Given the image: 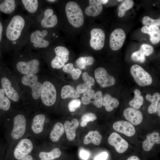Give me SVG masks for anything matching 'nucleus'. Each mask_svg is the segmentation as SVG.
<instances>
[{
  "mask_svg": "<svg viewBox=\"0 0 160 160\" xmlns=\"http://www.w3.org/2000/svg\"><path fill=\"white\" fill-rule=\"evenodd\" d=\"M29 17L21 13L13 14L6 30L7 39L13 48L23 47L28 41L31 26Z\"/></svg>",
  "mask_w": 160,
  "mask_h": 160,
  "instance_id": "1",
  "label": "nucleus"
},
{
  "mask_svg": "<svg viewBox=\"0 0 160 160\" xmlns=\"http://www.w3.org/2000/svg\"><path fill=\"white\" fill-rule=\"evenodd\" d=\"M65 11L69 23L76 28L81 27L84 21V15L79 5L73 1H69L66 5Z\"/></svg>",
  "mask_w": 160,
  "mask_h": 160,
  "instance_id": "2",
  "label": "nucleus"
},
{
  "mask_svg": "<svg viewBox=\"0 0 160 160\" xmlns=\"http://www.w3.org/2000/svg\"><path fill=\"white\" fill-rule=\"evenodd\" d=\"M48 33L46 29L41 30L36 29L30 32L28 40L26 44L36 49L44 48L49 46V43L45 37Z\"/></svg>",
  "mask_w": 160,
  "mask_h": 160,
  "instance_id": "3",
  "label": "nucleus"
},
{
  "mask_svg": "<svg viewBox=\"0 0 160 160\" xmlns=\"http://www.w3.org/2000/svg\"><path fill=\"white\" fill-rule=\"evenodd\" d=\"M30 19L31 24L35 27L40 25L43 28H48L54 27L58 22L57 16L54 14V11L51 8H47L44 12L41 18L32 17Z\"/></svg>",
  "mask_w": 160,
  "mask_h": 160,
  "instance_id": "4",
  "label": "nucleus"
},
{
  "mask_svg": "<svg viewBox=\"0 0 160 160\" xmlns=\"http://www.w3.org/2000/svg\"><path fill=\"white\" fill-rule=\"evenodd\" d=\"M130 72L135 81L139 86L144 87L152 83V79L151 75L139 65L132 66Z\"/></svg>",
  "mask_w": 160,
  "mask_h": 160,
  "instance_id": "5",
  "label": "nucleus"
},
{
  "mask_svg": "<svg viewBox=\"0 0 160 160\" xmlns=\"http://www.w3.org/2000/svg\"><path fill=\"white\" fill-rule=\"evenodd\" d=\"M56 96V91L53 84L48 81L44 82L40 94L43 103L47 106L52 105L55 102Z\"/></svg>",
  "mask_w": 160,
  "mask_h": 160,
  "instance_id": "6",
  "label": "nucleus"
},
{
  "mask_svg": "<svg viewBox=\"0 0 160 160\" xmlns=\"http://www.w3.org/2000/svg\"><path fill=\"white\" fill-rule=\"evenodd\" d=\"M21 82L24 85L30 87L32 90V95L35 100L40 97L42 84L38 81L37 76L35 74H29L23 76Z\"/></svg>",
  "mask_w": 160,
  "mask_h": 160,
  "instance_id": "7",
  "label": "nucleus"
},
{
  "mask_svg": "<svg viewBox=\"0 0 160 160\" xmlns=\"http://www.w3.org/2000/svg\"><path fill=\"white\" fill-rule=\"evenodd\" d=\"M54 52L56 56L51 62V66L54 68L60 69L68 61L69 52L67 48L62 46L56 47Z\"/></svg>",
  "mask_w": 160,
  "mask_h": 160,
  "instance_id": "8",
  "label": "nucleus"
},
{
  "mask_svg": "<svg viewBox=\"0 0 160 160\" xmlns=\"http://www.w3.org/2000/svg\"><path fill=\"white\" fill-rule=\"evenodd\" d=\"M40 62L37 59H33L28 61H20L16 65L17 69L20 73L27 75L35 74L39 71Z\"/></svg>",
  "mask_w": 160,
  "mask_h": 160,
  "instance_id": "9",
  "label": "nucleus"
},
{
  "mask_svg": "<svg viewBox=\"0 0 160 160\" xmlns=\"http://www.w3.org/2000/svg\"><path fill=\"white\" fill-rule=\"evenodd\" d=\"M26 124V119L23 115L18 114L15 117L11 132V136L13 139L17 140L23 136L25 131Z\"/></svg>",
  "mask_w": 160,
  "mask_h": 160,
  "instance_id": "10",
  "label": "nucleus"
},
{
  "mask_svg": "<svg viewBox=\"0 0 160 160\" xmlns=\"http://www.w3.org/2000/svg\"><path fill=\"white\" fill-rule=\"evenodd\" d=\"M33 146L32 142L27 138L21 140L17 144L14 152V157L20 160L31 151Z\"/></svg>",
  "mask_w": 160,
  "mask_h": 160,
  "instance_id": "11",
  "label": "nucleus"
},
{
  "mask_svg": "<svg viewBox=\"0 0 160 160\" xmlns=\"http://www.w3.org/2000/svg\"><path fill=\"white\" fill-rule=\"evenodd\" d=\"M95 76L96 81L102 87L112 86L115 83L114 77L108 74L106 70L103 68H97L95 72Z\"/></svg>",
  "mask_w": 160,
  "mask_h": 160,
  "instance_id": "12",
  "label": "nucleus"
},
{
  "mask_svg": "<svg viewBox=\"0 0 160 160\" xmlns=\"http://www.w3.org/2000/svg\"><path fill=\"white\" fill-rule=\"evenodd\" d=\"M90 35L89 41L90 46L96 50L102 49L104 45L105 38L103 31L100 28L93 29L90 31Z\"/></svg>",
  "mask_w": 160,
  "mask_h": 160,
  "instance_id": "13",
  "label": "nucleus"
},
{
  "mask_svg": "<svg viewBox=\"0 0 160 160\" xmlns=\"http://www.w3.org/2000/svg\"><path fill=\"white\" fill-rule=\"evenodd\" d=\"M126 38L124 31L121 28L114 30L111 33L109 39V45L113 50H117L123 46Z\"/></svg>",
  "mask_w": 160,
  "mask_h": 160,
  "instance_id": "14",
  "label": "nucleus"
},
{
  "mask_svg": "<svg viewBox=\"0 0 160 160\" xmlns=\"http://www.w3.org/2000/svg\"><path fill=\"white\" fill-rule=\"evenodd\" d=\"M109 144L113 146L116 151L119 153L126 151L128 147V143L118 133H112L108 139Z\"/></svg>",
  "mask_w": 160,
  "mask_h": 160,
  "instance_id": "15",
  "label": "nucleus"
},
{
  "mask_svg": "<svg viewBox=\"0 0 160 160\" xmlns=\"http://www.w3.org/2000/svg\"><path fill=\"white\" fill-rule=\"evenodd\" d=\"M123 114L125 118L133 125L139 124L143 119V114L141 111L131 107L125 109Z\"/></svg>",
  "mask_w": 160,
  "mask_h": 160,
  "instance_id": "16",
  "label": "nucleus"
},
{
  "mask_svg": "<svg viewBox=\"0 0 160 160\" xmlns=\"http://www.w3.org/2000/svg\"><path fill=\"white\" fill-rule=\"evenodd\" d=\"M113 128L117 132L128 137L133 136L135 133V129L133 125L127 121H117L113 124Z\"/></svg>",
  "mask_w": 160,
  "mask_h": 160,
  "instance_id": "17",
  "label": "nucleus"
},
{
  "mask_svg": "<svg viewBox=\"0 0 160 160\" xmlns=\"http://www.w3.org/2000/svg\"><path fill=\"white\" fill-rule=\"evenodd\" d=\"M1 83L3 89L7 97L14 102L18 101L19 97L17 92L12 87L9 79L5 77L2 78Z\"/></svg>",
  "mask_w": 160,
  "mask_h": 160,
  "instance_id": "18",
  "label": "nucleus"
},
{
  "mask_svg": "<svg viewBox=\"0 0 160 160\" xmlns=\"http://www.w3.org/2000/svg\"><path fill=\"white\" fill-rule=\"evenodd\" d=\"M141 31L150 35V40L153 44H157L160 41V30L158 26L153 25L149 26L145 25L142 27Z\"/></svg>",
  "mask_w": 160,
  "mask_h": 160,
  "instance_id": "19",
  "label": "nucleus"
},
{
  "mask_svg": "<svg viewBox=\"0 0 160 160\" xmlns=\"http://www.w3.org/2000/svg\"><path fill=\"white\" fill-rule=\"evenodd\" d=\"M79 125V121L76 119H72L71 122L68 121H65L64 127L67 138L69 141H72L75 139L76 136V131Z\"/></svg>",
  "mask_w": 160,
  "mask_h": 160,
  "instance_id": "20",
  "label": "nucleus"
},
{
  "mask_svg": "<svg viewBox=\"0 0 160 160\" xmlns=\"http://www.w3.org/2000/svg\"><path fill=\"white\" fill-rule=\"evenodd\" d=\"M89 5L85 10V13L89 16L95 17L102 11L103 6L99 0H90Z\"/></svg>",
  "mask_w": 160,
  "mask_h": 160,
  "instance_id": "21",
  "label": "nucleus"
},
{
  "mask_svg": "<svg viewBox=\"0 0 160 160\" xmlns=\"http://www.w3.org/2000/svg\"><path fill=\"white\" fill-rule=\"evenodd\" d=\"M160 143V137L158 132H153L147 135L146 139L143 141L142 147L147 151H150L155 144Z\"/></svg>",
  "mask_w": 160,
  "mask_h": 160,
  "instance_id": "22",
  "label": "nucleus"
},
{
  "mask_svg": "<svg viewBox=\"0 0 160 160\" xmlns=\"http://www.w3.org/2000/svg\"><path fill=\"white\" fill-rule=\"evenodd\" d=\"M82 78L84 81V83L78 85L76 89L80 94L90 90L91 89L92 86L95 84L94 78L89 76L87 72H84L83 73Z\"/></svg>",
  "mask_w": 160,
  "mask_h": 160,
  "instance_id": "23",
  "label": "nucleus"
},
{
  "mask_svg": "<svg viewBox=\"0 0 160 160\" xmlns=\"http://www.w3.org/2000/svg\"><path fill=\"white\" fill-rule=\"evenodd\" d=\"M45 120V116L42 114L36 115L33 118L31 124V129L36 134L41 133L43 130Z\"/></svg>",
  "mask_w": 160,
  "mask_h": 160,
  "instance_id": "24",
  "label": "nucleus"
},
{
  "mask_svg": "<svg viewBox=\"0 0 160 160\" xmlns=\"http://www.w3.org/2000/svg\"><path fill=\"white\" fill-rule=\"evenodd\" d=\"M119 104L118 100L108 94H105L103 97L102 105L108 112L112 111L114 108H117Z\"/></svg>",
  "mask_w": 160,
  "mask_h": 160,
  "instance_id": "25",
  "label": "nucleus"
},
{
  "mask_svg": "<svg viewBox=\"0 0 160 160\" xmlns=\"http://www.w3.org/2000/svg\"><path fill=\"white\" fill-rule=\"evenodd\" d=\"M102 136L99 132L97 130L89 132L85 136L83 143L85 145L91 143L95 145H99L100 144Z\"/></svg>",
  "mask_w": 160,
  "mask_h": 160,
  "instance_id": "26",
  "label": "nucleus"
},
{
  "mask_svg": "<svg viewBox=\"0 0 160 160\" xmlns=\"http://www.w3.org/2000/svg\"><path fill=\"white\" fill-rule=\"evenodd\" d=\"M64 132V127L62 124L59 122H57L54 125L50 134L51 140L54 142H57Z\"/></svg>",
  "mask_w": 160,
  "mask_h": 160,
  "instance_id": "27",
  "label": "nucleus"
},
{
  "mask_svg": "<svg viewBox=\"0 0 160 160\" xmlns=\"http://www.w3.org/2000/svg\"><path fill=\"white\" fill-rule=\"evenodd\" d=\"M80 94L77 90L69 85L63 87L61 89V97L62 99L67 98H77L80 96Z\"/></svg>",
  "mask_w": 160,
  "mask_h": 160,
  "instance_id": "28",
  "label": "nucleus"
},
{
  "mask_svg": "<svg viewBox=\"0 0 160 160\" xmlns=\"http://www.w3.org/2000/svg\"><path fill=\"white\" fill-rule=\"evenodd\" d=\"M146 98L148 101L151 103L148 108L149 113L153 114L156 112L157 105L160 100V95L158 93H154L152 96L147 94Z\"/></svg>",
  "mask_w": 160,
  "mask_h": 160,
  "instance_id": "29",
  "label": "nucleus"
},
{
  "mask_svg": "<svg viewBox=\"0 0 160 160\" xmlns=\"http://www.w3.org/2000/svg\"><path fill=\"white\" fill-rule=\"evenodd\" d=\"M16 7V1L15 0H5L0 4V11L6 14L14 12Z\"/></svg>",
  "mask_w": 160,
  "mask_h": 160,
  "instance_id": "30",
  "label": "nucleus"
},
{
  "mask_svg": "<svg viewBox=\"0 0 160 160\" xmlns=\"http://www.w3.org/2000/svg\"><path fill=\"white\" fill-rule=\"evenodd\" d=\"M21 2L25 10L32 15L35 14L38 10L39 1L37 0H22Z\"/></svg>",
  "mask_w": 160,
  "mask_h": 160,
  "instance_id": "31",
  "label": "nucleus"
},
{
  "mask_svg": "<svg viewBox=\"0 0 160 160\" xmlns=\"http://www.w3.org/2000/svg\"><path fill=\"white\" fill-rule=\"evenodd\" d=\"M134 92V98L129 102V104L131 108L137 109L140 108L143 105V98L140 95V92L138 89H135Z\"/></svg>",
  "mask_w": 160,
  "mask_h": 160,
  "instance_id": "32",
  "label": "nucleus"
},
{
  "mask_svg": "<svg viewBox=\"0 0 160 160\" xmlns=\"http://www.w3.org/2000/svg\"><path fill=\"white\" fill-rule=\"evenodd\" d=\"M61 154V152L57 148L53 149L49 152L41 151L39 153V156L41 159L52 160L59 157Z\"/></svg>",
  "mask_w": 160,
  "mask_h": 160,
  "instance_id": "33",
  "label": "nucleus"
},
{
  "mask_svg": "<svg viewBox=\"0 0 160 160\" xmlns=\"http://www.w3.org/2000/svg\"><path fill=\"white\" fill-rule=\"evenodd\" d=\"M63 71L70 73L73 79L75 80L78 79L81 73V71L78 68H74L73 65L71 63H68L63 68Z\"/></svg>",
  "mask_w": 160,
  "mask_h": 160,
  "instance_id": "34",
  "label": "nucleus"
},
{
  "mask_svg": "<svg viewBox=\"0 0 160 160\" xmlns=\"http://www.w3.org/2000/svg\"><path fill=\"white\" fill-rule=\"evenodd\" d=\"M134 1L132 0L124 1L119 6L118 15L119 17H123L126 11L131 8L134 4Z\"/></svg>",
  "mask_w": 160,
  "mask_h": 160,
  "instance_id": "35",
  "label": "nucleus"
},
{
  "mask_svg": "<svg viewBox=\"0 0 160 160\" xmlns=\"http://www.w3.org/2000/svg\"><path fill=\"white\" fill-rule=\"evenodd\" d=\"M3 89H0V109L4 111L8 110L10 107L11 103L7 97L4 95Z\"/></svg>",
  "mask_w": 160,
  "mask_h": 160,
  "instance_id": "36",
  "label": "nucleus"
},
{
  "mask_svg": "<svg viewBox=\"0 0 160 160\" xmlns=\"http://www.w3.org/2000/svg\"><path fill=\"white\" fill-rule=\"evenodd\" d=\"M95 91L91 89L85 92L83 94L81 98V101L84 105H87L89 103H93L95 94Z\"/></svg>",
  "mask_w": 160,
  "mask_h": 160,
  "instance_id": "37",
  "label": "nucleus"
},
{
  "mask_svg": "<svg viewBox=\"0 0 160 160\" xmlns=\"http://www.w3.org/2000/svg\"><path fill=\"white\" fill-rule=\"evenodd\" d=\"M97 118V116L93 113H88L84 114L81 118L80 126L82 127H85L88 122L94 121Z\"/></svg>",
  "mask_w": 160,
  "mask_h": 160,
  "instance_id": "38",
  "label": "nucleus"
},
{
  "mask_svg": "<svg viewBox=\"0 0 160 160\" xmlns=\"http://www.w3.org/2000/svg\"><path fill=\"white\" fill-rule=\"evenodd\" d=\"M142 22L145 25H153L158 26L160 25V18L153 19L148 16H145L142 19Z\"/></svg>",
  "mask_w": 160,
  "mask_h": 160,
  "instance_id": "39",
  "label": "nucleus"
},
{
  "mask_svg": "<svg viewBox=\"0 0 160 160\" xmlns=\"http://www.w3.org/2000/svg\"><path fill=\"white\" fill-rule=\"evenodd\" d=\"M131 58L133 60L141 63H144L145 59V55L140 50L133 52L132 54Z\"/></svg>",
  "mask_w": 160,
  "mask_h": 160,
  "instance_id": "40",
  "label": "nucleus"
},
{
  "mask_svg": "<svg viewBox=\"0 0 160 160\" xmlns=\"http://www.w3.org/2000/svg\"><path fill=\"white\" fill-rule=\"evenodd\" d=\"M103 96L101 91H97L95 94L94 100L93 104L98 108H101L102 105Z\"/></svg>",
  "mask_w": 160,
  "mask_h": 160,
  "instance_id": "41",
  "label": "nucleus"
},
{
  "mask_svg": "<svg viewBox=\"0 0 160 160\" xmlns=\"http://www.w3.org/2000/svg\"><path fill=\"white\" fill-rule=\"evenodd\" d=\"M81 104V102L79 99L72 100L68 104V108L69 111L71 112H74L80 107Z\"/></svg>",
  "mask_w": 160,
  "mask_h": 160,
  "instance_id": "42",
  "label": "nucleus"
},
{
  "mask_svg": "<svg viewBox=\"0 0 160 160\" xmlns=\"http://www.w3.org/2000/svg\"><path fill=\"white\" fill-rule=\"evenodd\" d=\"M145 56H148L153 52V48L151 46L146 44H143L140 47V49Z\"/></svg>",
  "mask_w": 160,
  "mask_h": 160,
  "instance_id": "43",
  "label": "nucleus"
},
{
  "mask_svg": "<svg viewBox=\"0 0 160 160\" xmlns=\"http://www.w3.org/2000/svg\"><path fill=\"white\" fill-rule=\"evenodd\" d=\"M77 67L81 69H84L87 65V57H81L76 61Z\"/></svg>",
  "mask_w": 160,
  "mask_h": 160,
  "instance_id": "44",
  "label": "nucleus"
},
{
  "mask_svg": "<svg viewBox=\"0 0 160 160\" xmlns=\"http://www.w3.org/2000/svg\"><path fill=\"white\" fill-rule=\"evenodd\" d=\"M80 157L84 160H87L89 158L90 154L89 152L87 150H82L80 152Z\"/></svg>",
  "mask_w": 160,
  "mask_h": 160,
  "instance_id": "45",
  "label": "nucleus"
},
{
  "mask_svg": "<svg viewBox=\"0 0 160 160\" xmlns=\"http://www.w3.org/2000/svg\"><path fill=\"white\" fill-rule=\"evenodd\" d=\"M108 156V154L107 153L103 152L97 156L94 160H105Z\"/></svg>",
  "mask_w": 160,
  "mask_h": 160,
  "instance_id": "46",
  "label": "nucleus"
},
{
  "mask_svg": "<svg viewBox=\"0 0 160 160\" xmlns=\"http://www.w3.org/2000/svg\"><path fill=\"white\" fill-rule=\"evenodd\" d=\"M127 160H140V159L136 156H132L129 157Z\"/></svg>",
  "mask_w": 160,
  "mask_h": 160,
  "instance_id": "47",
  "label": "nucleus"
},
{
  "mask_svg": "<svg viewBox=\"0 0 160 160\" xmlns=\"http://www.w3.org/2000/svg\"><path fill=\"white\" fill-rule=\"evenodd\" d=\"M20 160H34L30 155H28Z\"/></svg>",
  "mask_w": 160,
  "mask_h": 160,
  "instance_id": "48",
  "label": "nucleus"
},
{
  "mask_svg": "<svg viewBox=\"0 0 160 160\" xmlns=\"http://www.w3.org/2000/svg\"><path fill=\"white\" fill-rule=\"evenodd\" d=\"M3 31V27L1 22L0 21V42L2 39Z\"/></svg>",
  "mask_w": 160,
  "mask_h": 160,
  "instance_id": "49",
  "label": "nucleus"
},
{
  "mask_svg": "<svg viewBox=\"0 0 160 160\" xmlns=\"http://www.w3.org/2000/svg\"><path fill=\"white\" fill-rule=\"evenodd\" d=\"M160 102H159L157 105V110H156V112H157V114L158 115V116L160 117Z\"/></svg>",
  "mask_w": 160,
  "mask_h": 160,
  "instance_id": "50",
  "label": "nucleus"
},
{
  "mask_svg": "<svg viewBox=\"0 0 160 160\" xmlns=\"http://www.w3.org/2000/svg\"><path fill=\"white\" fill-rule=\"evenodd\" d=\"M100 2L102 4H105L108 1V0H99Z\"/></svg>",
  "mask_w": 160,
  "mask_h": 160,
  "instance_id": "51",
  "label": "nucleus"
},
{
  "mask_svg": "<svg viewBox=\"0 0 160 160\" xmlns=\"http://www.w3.org/2000/svg\"><path fill=\"white\" fill-rule=\"evenodd\" d=\"M47 1L50 2H54V1H55L56 0H47Z\"/></svg>",
  "mask_w": 160,
  "mask_h": 160,
  "instance_id": "52",
  "label": "nucleus"
},
{
  "mask_svg": "<svg viewBox=\"0 0 160 160\" xmlns=\"http://www.w3.org/2000/svg\"><path fill=\"white\" fill-rule=\"evenodd\" d=\"M123 0H117L118 1H119V2H121V1H123Z\"/></svg>",
  "mask_w": 160,
  "mask_h": 160,
  "instance_id": "53",
  "label": "nucleus"
},
{
  "mask_svg": "<svg viewBox=\"0 0 160 160\" xmlns=\"http://www.w3.org/2000/svg\"><path fill=\"white\" fill-rule=\"evenodd\" d=\"M40 160H46V159H41Z\"/></svg>",
  "mask_w": 160,
  "mask_h": 160,
  "instance_id": "54",
  "label": "nucleus"
},
{
  "mask_svg": "<svg viewBox=\"0 0 160 160\" xmlns=\"http://www.w3.org/2000/svg\"><path fill=\"white\" fill-rule=\"evenodd\" d=\"M153 6H154V5H155V4H153Z\"/></svg>",
  "mask_w": 160,
  "mask_h": 160,
  "instance_id": "55",
  "label": "nucleus"
}]
</instances>
